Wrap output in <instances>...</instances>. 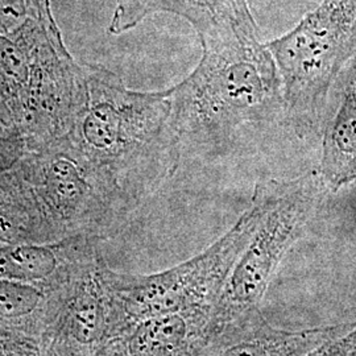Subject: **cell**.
Returning <instances> with one entry per match:
<instances>
[{
    "instance_id": "6da1fadb",
    "label": "cell",
    "mask_w": 356,
    "mask_h": 356,
    "mask_svg": "<svg viewBox=\"0 0 356 356\" xmlns=\"http://www.w3.org/2000/svg\"><path fill=\"white\" fill-rule=\"evenodd\" d=\"M83 101L65 136L131 209L179 164L182 136L170 89L136 91L102 66L83 64Z\"/></svg>"
},
{
    "instance_id": "7a4b0ae2",
    "label": "cell",
    "mask_w": 356,
    "mask_h": 356,
    "mask_svg": "<svg viewBox=\"0 0 356 356\" xmlns=\"http://www.w3.org/2000/svg\"><path fill=\"white\" fill-rule=\"evenodd\" d=\"M201 44L198 65L170 88L173 120L182 139H223L285 115L280 74L267 44L245 35Z\"/></svg>"
},
{
    "instance_id": "3957f363",
    "label": "cell",
    "mask_w": 356,
    "mask_h": 356,
    "mask_svg": "<svg viewBox=\"0 0 356 356\" xmlns=\"http://www.w3.org/2000/svg\"><path fill=\"white\" fill-rule=\"evenodd\" d=\"M85 89L83 64L65 47L53 13L0 33V120L28 152L69 134Z\"/></svg>"
},
{
    "instance_id": "277c9868",
    "label": "cell",
    "mask_w": 356,
    "mask_h": 356,
    "mask_svg": "<svg viewBox=\"0 0 356 356\" xmlns=\"http://www.w3.org/2000/svg\"><path fill=\"white\" fill-rule=\"evenodd\" d=\"M267 48L280 74L285 118L301 136L321 132L331 85L356 53V0H323Z\"/></svg>"
},
{
    "instance_id": "5b68a950",
    "label": "cell",
    "mask_w": 356,
    "mask_h": 356,
    "mask_svg": "<svg viewBox=\"0 0 356 356\" xmlns=\"http://www.w3.org/2000/svg\"><path fill=\"white\" fill-rule=\"evenodd\" d=\"M256 188L264 195L266 210L216 300L210 337L259 307L281 259L330 191L318 169L286 181L259 182Z\"/></svg>"
},
{
    "instance_id": "8992f818",
    "label": "cell",
    "mask_w": 356,
    "mask_h": 356,
    "mask_svg": "<svg viewBox=\"0 0 356 356\" xmlns=\"http://www.w3.org/2000/svg\"><path fill=\"white\" fill-rule=\"evenodd\" d=\"M266 210L261 191L254 188L251 207L231 229L201 254L151 276L103 275L126 321L214 307L229 273L251 241Z\"/></svg>"
},
{
    "instance_id": "52a82bcc",
    "label": "cell",
    "mask_w": 356,
    "mask_h": 356,
    "mask_svg": "<svg viewBox=\"0 0 356 356\" xmlns=\"http://www.w3.org/2000/svg\"><path fill=\"white\" fill-rule=\"evenodd\" d=\"M13 170L54 223L107 227L129 210L67 136L26 153Z\"/></svg>"
},
{
    "instance_id": "ba28073f",
    "label": "cell",
    "mask_w": 356,
    "mask_h": 356,
    "mask_svg": "<svg viewBox=\"0 0 356 356\" xmlns=\"http://www.w3.org/2000/svg\"><path fill=\"white\" fill-rule=\"evenodd\" d=\"M177 15L189 22L200 40L229 35L257 36L247 0H116L108 32L122 35L153 13Z\"/></svg>"
},
{
    "instance_id": "9c48e42d",
    "label": "cell",
    "mask_w": 356,
    "mask_h": 356,
    "mask_svg": "<svg viewBox=\"0 0 356 356\" xmlns=\"http://www.w3.org/2000/svg\"><path fill=\"white\" fill-rule=\"evenodd\" d=\"M321 136L318 172L329 191L356 182V53L331 85Z\"/></svg>"
},
{
    "instance_id": "30bf717a",
    "label": "cell",
    "mask_w": 356,
    "mask_h": 356,
    "mask_svg": "<svg viewBox=\"0 0 356 356\" xmlns=\"http://www.w3.org/2000/svg\"><path fill=\"white\" fill-rule=\"evenodd\" d=\"M342 327L281 330L257 307L211 335L202 356H305Z\"/></svg>"
},
{
    "instance_id": "8fae6325",
    "label": "cell",
    "mask_w": 356,
    "mask_h": 356,
    "mask_svg": "<svg viewBox=\"0 0 356 356\" xmlns=\"http://www.w3.org/2000/svg\"><path fill=\"white\" fill-rule=\"evenodd\" d=\"M214 307L159 316L136 323L126 341L127 356H202Z\"/></svg>"
},
{
    "instance_id": "7c38bea8",
    "label": "cell",
    "mask_w": 356,
    "mask_h": 356,
    "mask_svg": "<svg viewBox=\"0 0 356 356\" xmlns=\"http://www.w3.org/2000/svg\"><path fill=\"white\" fill-rule=\"evenodd\" d=\"M36 210L31 193L13 169L0 173V241L29 243L26 239L36 234Z\"/></svg>"
},
{
    "instance_id": "4fadbf2b",
    "label": "cell",
    "mask_w": 356,
    "mask_h": 356,
    "mask_svg": "<svg viewBox=\"0 0 356 356\" xmlns=\"http://www.w3.org/2000/svg\"><path fill=\"white\" fill-rule=\"evenodd\" d=\"M58 264L51 247L36 243H13L0 248V277L32 282L51 276Z\"/></svg>"
},
{
    "instance_id": "5bb4252c",
    "label": "cell",
    "mask_w": 356,
    "mask_h": 356,
    "mask_svg": "<svg viewBox=\"0 0 356 356\" xmlns=\"http://www.w3.org/2000/svg\"><path fill=\"white\" fill-rule=\"evenodd\" d=\"M106 309L94 288H86L76 296L70 316L72 332L81 343L97 342L106 329Z\"/></svg>"
},
{
    "instance_id": "9a60e30c",
    "label": "cell",
    "mask_w": 356,
    "mask_h": 356,
    "mask_svg": "<svg viewBox=\"0 0 356 356\" xmlns=\"http://www.w3.org/2000/svg\"><path fill=\"white\" fill-rule=\"evenodd\" d=\"M41 292L28 282L0 277V319L19 318L32 313Z\"/></svg>"
},
{
    "instance_id": "2e32d148",
    "label": "cell",
    "mask_w": 356,
    "mask_h": 356,
    "mask_svg": "<svg viewBox=\"0 0 356 356\" xmlns=\"http://www.w3.org/2000/svg\"><path fill=\"white\" fill-rule=\"evenodd\" d=\"M51 13V0H0V33L11 32L28 19L41 20Z\"/></svg>"
},
{
    "instance_id": "e0dca14e",
    "label": "cell",
    "mask_w": 356,
    "mask_h": 356,
    "mask_svg": "<svg viewBox=\"0 0 356 356\" xmlns=\"http://www.w3.org/2000/svg\"><path fill=\"white\" fill-rule=\"evenodd\" d=\"M305 356H356V322L343 327Z\"/></svg>"
},
{
    "instance_id": "ac0fdd59",
    "label": "cell",
    "mask_w": 356,
    "mask_h": 356,
    "mask_svg": "<svg viewBox=\"0 0 356 356\" xmlns=\"http://www.w3.org/2000/svg\"><path fill=\"white\" fill-rule=\"evenodd\" d=\"M26 153L28 147L23 136L0 120V173L13 169Z\"/></svg>"
},
{
    "instance_id": "d6986e66",
    "label": "cell",
    "mask_w": 356,
    "mask_h": 356,
    "mask_svg": "<svg viewBox=\"0 0 356 356\" xmlns=\"http://www.w3.org/2000/svg\"><path fill=\"white\" fill-rule=\"evenodd\" d=\"M0 356H38L26 339L8 331L0 330Z\"/></svg>"
}]
</instances>
